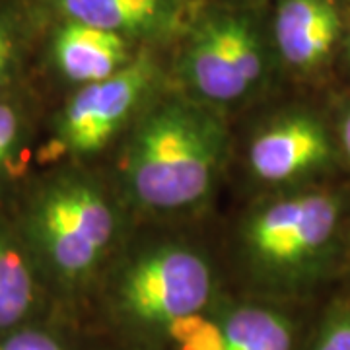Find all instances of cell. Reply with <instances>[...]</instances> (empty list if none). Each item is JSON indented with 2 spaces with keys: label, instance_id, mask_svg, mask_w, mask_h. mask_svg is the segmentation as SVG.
<instances>
[{
  "label": "cell",
  "instance_id": "cell-9",
  "mask_svg": "<svg viewBox=\"0 0 350 350\" xmlns=\"http://www.w3.org/2000/svg\"><path fill=\"white\" fill-rule=\"evenodd\" d=\"M340 16L331 0H282L275 16V41L284 63L312 70L331 55Z\"/></svg>",
  "mask_w": 350,
  "mask_h": 350
},
{
  "label": "cell",
  "instance_id": "cell-14",
  "mask_svg": "<svg viewBox=\"0 0 350 350\" xmlns=\"http://www.w3.org/2000/svg\"><path fill=\"white\" fill-rule=\"evenodd\" d=\"M0 350H75L63 331L36 321L0 333Z\"/></svg>",
  "mask_w": 350,
  "mask_h": 350
},
{
  "label": "cell",
  "instance_id": "cell-4",
  "mask_svg": "<svg viewBox=\"0 0 350 350\" xmlns=\"http://www.w3.org/2000/svg\"><path fill=\"white\" fill-rule=\"evenodd\" d=\"M115 236L117 211L92 175H57L29 200L27 245L66 292L84 290L98 276Z\"/></svg>",
  "mask_w": 350,
  "mask_h": 350
},
{
  "label": "cell",
  "instance_id": "cell-13",
  "mask_svg": "<svg viewBox=\"0 0 350 350\" xmlns=\"http://www.w3.org/2000/svg\"><path fill=\"white\" fill-rule=\"evenodd\" d=\"M301 350H350V300H335L327 306Z\"/></svg>",
  "mask_w": 350,
  "mask_h": 350
},
{
  "label": "cell",
  "instance_id": "cell-18",
  "mask_svg": "<svg viewBox=\"0 0 350 350\" xmlns=\"http://www.w3.org/2000/svg\"><path fill=\"white\" fill-rule=\"evenodd\" d=\"M113 350H154V349H148V347H137V345H125V342H121L117 349Z\"/></svg>",
  "mask_w": 350,
  "mask_h": 350
},
{
  "label": "cell",
  "instance_id": "cell-12",
  "mask_svg": "<svg viewBox=\"0 0 350 350\" xmlns=\"http://www.w3.org/2000/svg\"><path fill=\"white\" fill-rule=\"evenodd\" d=\"M39 292L29 250L0 222V333L33 321Z\"/></svg>",
  "mask_w": 350,
  "mask_h": 350
},
{
  "label": "cell",
  "instance_id": "cell-6",
  "mask_svg": "<svg viewBox=\"0 0 350 350\" xmlns=\"http://www.w3.org/2000/svg\"><path fill=\"white\" fill-rule=\"evenodd\" d=\"M181 70L206 105L247 98L265 75V55L253 24L232 12L204 18L191 33Z\"/></svg>",
  "mask_w": 350,
  "mask_h": 350
},
{
  "label": "cell",
  "instance_id": "cell-16",
  "mask_svg": "<svg viewBox=\"0 0 350 350\" xmlns=\"http://www.w3.org/2000/svg\"><path fill=\"white\" fill-rule=\"evenodd\" d=\"M14 63V39L10 29L6 27L4 22H0V94L6 86L10 70Z\"/></svg>",
  "mask_w": 350,
  "mask_h": 350
},
{
  "label": "cell",
  "instance_id": "cell-1",
  "mask_svg": "<svg viewBox=\"0 0 350 350\" xmlns=\"http://www.w3.org/2000/svg\"><path fill=\"white\" fill-rule=\"evenodd\" d=\"M224 121L202 101L172 98L142 113L121 165L126 195L152 213L189 211L204 202L224 163Z\"/></svg>",
  "mask_w": 350,
  "mask_h": 350
},
{
  "label": "cell",
  "instance_id": "cell-5",
  "mask_svg": "<svg viewBox=\"0 0 350 350\" xmlns=\"http://www.w3.org/2000/svg\"><path fill=\"white\" fill-rule=\"evenodd\" d=\"M306 337L294 304L222 294L211 310L175 325L154 350H301Z\"/></svg>",
  "mask_w": 350,
  "mask_h": 350
},
{
  "label": "cell",
  "instance_id": "cell-10",
  "mask_svg": "<svg viewBox=\"0 0 350 350\" xmlns=\"http://www.w3.org/2000/svg\"><path fill=\"white\" fill-rule=\"evenodd\" d=\"M53 59L66 80L86 86L119 72L135 57L126 38L119 33L64 22L53 38Z\"/></svg>",
  "mask_w": 350,
  "mask_h": 350
},
{
  "label": "cell",
  "instance_id": "cell-8",
  "mask_svg": "<svg viewBox=\"0 0 350 350\" xmlns=\"http://www.w3.org/2000/svg\"><path fill=\"white\" fill-rule=\"evenodd\" d=\"M335 154V142L317 115L288 111L259 129L247 160L259 181L288 185L321 174L333 163Z\"/></svg>",
  "mask_w": 350,
  "mask_h": 350
},
{
  "label": "cell",
  "instance_id": "cell-17",
  "mask_svg": "<svg viewBox=\"0 0 350 350\" xmlns=\"http://www.w3.org/2000/svg\"><path fill=\"white\" fill-rule=\"evenodd\" d=\"M338 142H340V148L345 152L347 160L350 162V105L338 119Z\"/></svg>",
  "mask_w": 350,
  "mask_h": 350
},
{
  "label": "cell",
  "instance_id": "cell-11",
  "mask_svg": "<svg viewBox=\"0 0 350 350\" xmlns=\"http://www.w3.org/2000/svg\"><path fill=\"white\" fill-rule=\"evenodd\" d=\"M64 22L94 25L123 38H154L177 24L174 0H53Z\"/></svg>",
  "mask_w": 350,
  "mask_h": 350
},
{
  "label": "cell",
  "instance_id": "cell-19",
  "mask_svg": "<svg viewBox=\"0 0 350 350\" xmlns=\"http://www.w3.org/2000/svg\"><path fill=\"white\" fill-rule=\"evenodd\" d=\"M349 55H350V36H349Z\"/></svg>",
  "mask_w": 350,
  "mask_h": 350
},
{
  "label": "cell",
  "instance_id": "cell-2",
  "mask_svg": "<svg viewBox=\"0 0 350 350\" xmlns=\"http://www.w3.org/2000/svg\"><path fill=\"white\" fill-rule=\"evenodd\" d=\"M347 200L327 189H304L262 200L239 226L243 269L259 298L296 304L329 275Z\"/></svg>",
  "mask_w": 350,
  "mask_h": 350
},
{
  "label": "cell",
  "instance_id": "cell-3",
  "mask_svg": "<svg viewBox=\"0 0 350 350\" xmlns=\"http://www.w3.org/2000/svg\"><path fill=\"white\" fill-rule=\"evenodd\" d=\"M222 296L206 255L185 241H156L113 271L103 290V317L121 342L156 349L193 315Z\"/></svg>",
  "mask_w": 350,
  "mask_h": 350
},
{
  "label": "cell",
  "instance_id": "cell-7",
  "mask_svg": "<svg viewBox=\"0 0 350 350\" xmlns=\"http://www.w3.org/2000/svg\"><path fill=\"white\" fill-rule=\"evenodd\" d=\"M158 68L148 55L135 57L105 80L80 86L57 123V142L72 156L100 152L148 98Z\"/></svg>",
  "mask_w": 350,
  "mask_h": 350
},
{
  "label": "cell",
  "instance_id": "cell-15",
  "mask_svg": "<svg viewBox=\"0 0 350 350\" xmlns=\"http://www.w3.org/2000/svg\"><path fill=\"white\" fill-rule=\"evenodd\" d=\"M20 131H22V121L16 107L0 101V175L4 174V170L12 160L20 140Z\"/></svg>",
  "mask_w": 350,
  "mask_h": 350
}]
</instances>
